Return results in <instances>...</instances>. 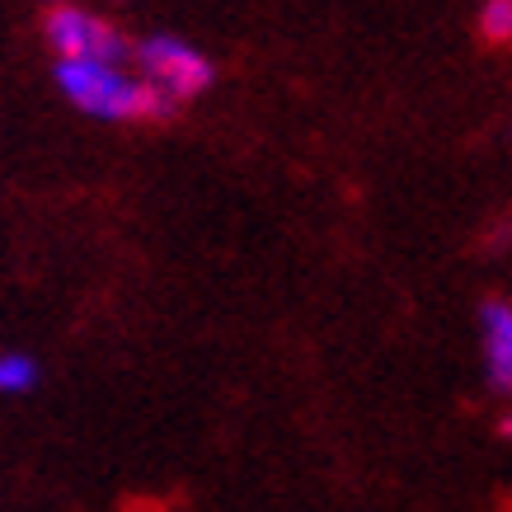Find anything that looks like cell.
Returning a JSON list of instances; mask_svg holds the SVG:
<instances>
[{
	"label": "cell",
	"instance_id": "obj_6",
	"mask_svg": "<svg viewBox=\"0 0 512 512\" xmlns=\"http://www.w3.org/2000/svg\"><path fill=\"white\" fill-rule=\"evenodd\" d=\"M480 33L489 38V43H508V33H512V5L508 0H489V5H484Z\"/></svg>",
	"mask_w": 512,
	"mask_h": 512
},
{
	"label": "cell",
	"instance_id": "obj_1",
	"mask_svg": "<svg viewBox=\"0 0 512 512\" xmlns=\"http://www.w3.org/2000/svg\"><path fill=\"white\" fill-rule=\"evenodd\" d=\"M57 85L62 94L90 118H109V123H127V118H170V104L156 90H146L137 76H127L123 66L109 62H57Z\"/></svg>",
	"mask_w": 512,
	"mask_h": 512
},
{
	"label": "cell",
	"instance_id": "obj_3",
	"mask_svg": "<svg viewBox=\"0 0 512 512\" xmlns=\"http://www.w3.org/2000/svg\"><path fill=\"white\" fill-rule=\"evenodd\" d=\"M47 43L57 47V62H109L123 66L127 62V38L113 29L109 19L90 15L80 5H57L47 10Z\"/></svg>",
	"mask_w": 512,
	"mask_h": 512
},
{
	"label": "cell",
	"instance_id": "obj_2",
	"mask_svg": "<svg viewBox=\"0 0 512 512\" xmlns=\"http://www.w3.org/2000/svg\"><path fill=\"white\" fill-rule=\"evenodd\" d=\"M132 57H137L141 66V85L146 90H156L165 104H184V99H198L207 85H212V62L202 57L193 43H184V38H174V33H156V38H141L137 47H132Z\"/></svg>",
	"mask_w": 512,
	"mask_h": 512
},
{
	"label": "cell",
	"instance_id": "obj_5",
	"mask_svg": "<svg viewBox=\"0 0 512 512\" xmlns=\"http://www.w3.org/2000/svg\"><path fill=\"white\" fill-rule=\"evenodd\" d=\"M38 386V362L29 353H0V395H24Z\"/></svg>",
	"mask_w": 512,
	"mask_h": 512
},
{
	"label": "cell",
	"instance_id": "obj_4",
	"mask_svg": "<svg viewBox=\"0 0 512 512\" xmlns=\"http://www.w3.org/2000/svg\"><path fill=\"white\" fill-rule=\"evenodd\" d=\"M484 367H489V386H512V311L508 301H489L484 306Z\"/></svg>",
	"mask_w": 512,
	"mask_h": 512
}]
</instances>
